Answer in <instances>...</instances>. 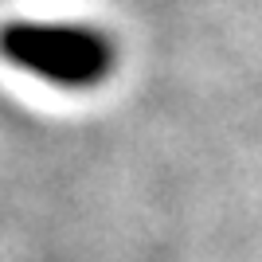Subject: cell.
I'll return each mask as SVG.
<instances>
[{"label":"cell","mask_w":262,"mask_h":262,"mask_svg":"<svg viewBox=\"0 0 262 262\" xmlns=\"http://www.w3.org/2000/svg\"><path fill=\"white\" fill-rule=\"evenodd\" d=\"M0 55L28 75L67 90L94 86L114 67V43L78 24H8L0 32Z\"/></svg>","instance_id":"1"}]
</instances>
